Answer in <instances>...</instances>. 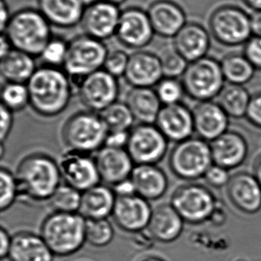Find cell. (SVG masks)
<instances>
[{"label":"cell","instance_id":"52","mask_svg":"<svg viewBox=\"0 0 261 261\" xmlns=\"http://www.w3.org/2000/svg\"><path fill=\"white\" fill-rule=\"evenodd\" d=\"M13 49L14 48H13V46L11 45L10 41L7 39V36L5 35V34H1V39H0V58L6 57Z\"/></svg>","mask_w":261,"mask_h":261},{"label":"cell","instance_id":"35","mask_svg":"<svg viewBox=\"0 0 261 261\" xmlns=\"http://www.w3.org/2000/svg\"><path fill=\"white\" fill-rule=\"evenodd\" d=\"M82 193L67 184H61L49 199L53 212L77 213L81 208Z\"/></svg>","mask_w":261,"mask_h":261},{"label":"cell","instance_id":"23","mask_svg":"<svg viewBox=\"0 0 261 261\" xmlns=\"http://www.w3.org/2000/svg\"><path fill=\"white\" fill-rule=\"evenodd\" d=\"M213 163L233 170L240 167L247 159L249 145L243 135L237 131H226L210 143Z\"/></svg>","mask_w":261,"mask_h":261},{"label":"cell","instance_id":"58","mask_svg":"<svg viewBox=\"0 0 261 261\" xmlns=\"http://www.w3.org/2000/svg\"><path fill=\"white\" fill-rule=\"evenodd\" d=\"M238 261H245V260H244V259H243V260H238Z\"/></svg>","mask_w":261,"mask_h":261},{"label":"cell","instance_id":"22","mask_svg":"<svg viewBox=\"0 0 261 261\" xmlns=\"http://www.w3.org/2000/svg\"><path fill=\"white\" fill-rule=\"evenodd\" d=\"M156 35L172 38L187 24V14L173 0H155L146 11Z\"/></svg>","mask_w":261,"mask_h":261},{"label":"cell","instance_id":"27","mask_svg":"<svg viewBox=\"0 0 261 261\" xmlns=\"http://www.w3.org/2000/svg\"><path fill=\"white\" fill-rule=\"evenodd\" d=\"M38 7L50 24L62 29L82 23L86 8L81 0H38Z\"/></svg>","mask_w":261,"mask_h":261},{"label":"cell","instance_id":"25","mask_svg":"<svg viewBox=\"0 0 261 261\" xmlns=\"http://www.w3.org/2000/svg\"><path fill=\"white\" fill-rule=\"evenodd\" d=\"M185 221L170 203H162L152 208L147 226L149 233L162 244H170L179 238Z\"/></svg>","mask_w":261,"mask_h":261},{"label":"cell","instance_id":"34","mask_svg":"<svg viewBox=\"0 0 261 261\" xmlns=\"http://www.w3.org/2000/svg\"><path fill=\"white\" fill-rule=\"evenodd\" d=\"M100 114L109 131H130L136 121L125 102L117 101Z\"/></svg>","mask_w":261,"mask_h":261},{"label":"cell","instance_id":"21","mask_svg":"<svg viewBox=\"0 0 261 261\" xmlns=\"http://www.w3.org/2000/svg\"><path fill=\"white\" fill-rule=\"evenodd\" d=\"M226 193L238 211L245 214H255L260 211L261 186L253 174L244 171L232 176Z\"/></svg>","mask_w":261,"mask_h":261},{"label":"cell","instance_id":"7","mask_svg":"<svg viewBox=\"0 0 261 261\" xmlns=\"http://www.w3.org/2000/svg\"><path fill=\"white\" fill-rule=\"evenodd\" d=\"M212 164L211 145L200 138L192 137L176 143L169 156L171 172L176 177L188 182L203 177Z\"/></svg>","mask_w":261,"mask_h":261},{"label":"cell","instance_id":"20","mask_svg":"<svg viewBox=\"0 0 261 261\" xmlns=\"http://www.w3.org/2000/svg\"><path fill=\"white\" fill-rule=\"evenodd\" d=\"M95 160L101 181L112 187L129 178L136 165L127 149L102 146L96 152Z\"/></svg>","mask_w":261,"mask_h":261},{"label":"cell","instance_id":"19","mask_svg":"<svg viewBox=\"0 0 261 261\" xmlns=\"http://www.w3.org/2000/svg\"><path fill=\"white\" fill-rule=\"evenodd\" d=\"M193 111L194 133L205 141H214L228 131L230 117L218 102H198Z\"/></svg>","mask_w":261,"mask_h":261},{"label":"cell","instance_id":"3","mask_svg":"<svg viewBox=\"0 0 261 261\" xmlns=\"http://www.w3.org/2000/svg\"><path fill=\"white\" fill-rule=\"evenodd\" d=\"M7 36L14 49L39 57L46 44L53 38L49 21L38 9L23 8L12 14L7 28Z\"/></svg>","mask_w":261,"mask_h":261},{"label":"cell","instance_id":"42","mask_svg":"<svg viewBox=\"0 0 261 261\" xmlns=\"http://www.w3.org/2000/svg\"><path fill=\"white\" fill-rule=\"evenodd\" d=\"M128 60L129 55H127L123 50L109 51L102 69L117 79L124 77L127 71Z\"/></svg>","mask_w":261,"mask_h":261},{"label":"cell","instance_id":"50","mask_svg":"<svg viewBox=\"0 0 261 261\" xmlns=\"http://www.w3.org/2000/svg\"><path fill=\"white\" fill-rule=\"evenodd\" d=\"M0 20H1V24H0V29H1V33L7 28L8 22L10 21L12 15L9 11V7L7 6L6 0H1L0 2Z\"/></svg>","mask_w":261,"mask_h":261},{"label":"cell","instance_id":"36","mask_svg":"<svg viewBox=\"0 0 261 261\" xmlns=\"http://www.w3.org/2000/svg\"><path fill=\"white\" fill-rule=\"evenodd\" d=\"M1 106L13 113H17L30 106L28 87L24 83L5 82L1 88Z\"/></svg>","mask_w":261,"mask_h":261},{"label":"cell","instance_id":"29","mask_svg":"<svg viewBox=\"0 0 261 261\" xmlns=\"http://www.w3.org/2000/svg\"><path fill=\"white\" fill-rule=\"evenodd\" d=\"M116 200L113 187L98 184L82 193L79 213L86 219H107L113 215Z\"/></svg>","mask_w":261,"mask_h":261},{"label":"cell","instance_id":"49","mask_svg":"<svg viewBox=\"0 0 261 261\" xmlns=\"http://www.w3.org/2000/svg\"><path fill=\"white\" fill-rule=\"evenodd\" d=\"M0 258L3 260L8 257L12 244V237L5 227H1L0 229Z\"/></svg>","mask_w":261,"mask_h":261},{"label":"cell","instance_id":"16","mask_svg":"<svg viewBox=\"0 0 261 261\" xmlns=\"http://www.w3.org/2000/svg\"><path fill=\"white\" fill-rule=\"evenodd\" d=\"M152 212L149 201L134 194L127 197H117L112 216L120 229L136 233L147 229Z\"/></svg>","mask_w":261,"mask_h":261},{"label":"cell","instance_id":"53","mask_svg":"<svg viewBox=\"0 0 261 261\" xmlns=\"http://www.w3.org/2000/svg\"><path fill=\"white\" fill-rule=\"evenodd\" d=\"M253 175L261 186V155L258 156L255 161L254 166H253Z\"/></svg>","mask_w":261,"mask_h":261},{"label":"cell","instance_id":"14","mask_svg":"<svg viewBox=\"0 0 261 261\" xmlns=\"http://www.w3.org/2000/svg\"><path fill=\"white\" fill-rule=\"evenodd\" d=\"M154 35L147 12L138 7L121 11L115 37L122 46L142 50L152 42Z\"/></svg>","mask_w":261,"mask_h":261},{"label":"cell","instance_id":"28","mask_svg":"<svg viewBox=\"0 0 261 261\" xmlns=\"http://www.w3.org/2000/svg\"><path fill=\"white\" fill-rule=\"evenodd\" d=\"M53 252L41 236L20 231L12 237L9 261H53Z\"/></svg>","mask_w":261,"mask_h":261},{"label":"cell","instance_id":"17","mask_svg":"<svg viewBox=\"0 0 261 261\" xmlns=\"http://www.w3.org/2000/svg\"><path fill=\"white\" fill-rule=\"evenodd\" d=\"M159 55L145 50H137L129 55L124 79L131 88H152L163 80Z\"/></svg>","mask_w":261,"mask_h":261},{"label":"cell","instance_id":"41","mask_svg":"<svg viewBox=\"0 0 261 261\" xmlns=\"http://www.w3.org/2000/svg\"><path fill=\"white\" fill-rule=\"evenodd\" d=\"M159 57L163 76L166 78L182 77L189 64L178 52H176L173 46L165 50L159 55Z\"/></svg>","mask_w":261,"mask_h":261},{"label":"cell","instance_id":"37","mask_svg":"<svg viewBox=\"0 0 261 261\" xmlns=\"http://www.w3.org/2000/svg\"><path fill=\"white\" fill-rule=\"evenodd\" d=\"M114 236L113 225L108 219H87L86 241L91 246L106 247L113 242Z\"/></svg>","mask_w":261,"mask_h":261},{"label":"cell","instance_id":"11","mask_svg":"<svg viewBox=\"0 0 261 261\" xmlns=\"http://www.w3.org/2000/svg\"><path fill=\"white\" fill-rule=\"evenodd\" d=\"M169 140L155 124H138L129 131L127 151L135 164H158L166 156Z\"/></svg>","mask_w":261,"mask_h":261},{"label":"cell","instance_id":"32","mask_svg":"<svg viewBox=\"0 0 261 261\" xmlns=\"http://www.w3.org/2000/svg\"><path fill=\"white\" fill-rule=\"evenodd\" d=\"M223 75L228 84L244 86L254 77V66L244 54L226 55L220 61Z\"/></svg>","mask_w":261,"mask_h":261},{"label":"cell","instance_id":"57","mask_svg":"<svg viewBox=\"0 0 261 261\" xmlns=\"http://www.w3.org/2000/svg\"><path fill=\"white\" fill-rule=\"evenodd\" d=\"M107 2H110V3L114 4V5H117V6H120L121 4L125 3L127 0H106Z\"/></svg>","mask_w":261,"mask_h":261},{"label":"cell","instance_id":"44","mask_svg":"<svg viewBox=\"0 0 261 261\" xmlns=\"http://www.w3.org/2000/svg\"><path fill=\"white\" fill-rule=\"evenodd\" d=\"M244 55L256 70H261V37L252 36L244 45Z\"/></svg>","mask_w":261,"mask_h":261},{"label":"cell","instance_id":"5","mask_svg":"<svg viewBox=\"0 0 261 261\" xmlns=\"http://www.w3.org/2000/svg\"><path fill=\"white\" fill-rule=\"evenodd\" d=\"M108 132L101 114L86 110L68 118L62 128V138L69 150L91 154L105 146Z\"/></svg>","mask_w":261,"mask_h":261},{"label":"cell","instance_id":"39","mask_svg":"<svg viewBox=\"0 0 261 261\" xmlns=\"http://www.w3.org/2000/svg\"><path fill=\"white\" fill-rule=\"evenodd\" d=\"M69 42L61 37H54L46 44L40 55L43 64L51 67H64L68 53Z\"/></svg>","mask_w":261,"mask_h":261},{"label":"cell","instance_id":"31","mask_svg":"<svg viewBox=\"0 0 261 261\" xmlns=\"http://www.w3.org/2000/svg\"><path fill=\"white\" fill-rule=\"evenodd\" d=\"M37 69L35 57L16 49L2 57L0 62V73L6 82L27 84Z\"/></svg>","mask_w":261,"mask_h":261},{"label":"cell","instance_id":"47","mask_svg":"<svg viewBox=\"0 0 261 261\" xmlns=\"http://www.w3.org/2000/svg\"><path fill=\"white\" fill-rule=\"evenodd\" d=\"M129 138V131H109L105 146L112 148L126 149Z\"/></svg>","mask_w":261,"mask_h":261},{"label":"cell","instance_id":"51","mask_svg":"<svg viewBox=\"0 0 261 261\" xmlns=\"http://www.w3.org/2000/svg\"><path fill=\"white\" fill-rule=\"evenodd\" d=\"M251 28L252 36L261 37V11H255L251 14Z\"/></svg>","mask_w":261,"mask_h":261},{"label":"cell","instance_id":"56","mask_svg":"<svg viewBox=\"0 0 261 261\" xmlns=\"http://www.w3.org/2000/svg\"><path fill=\"white\" fill-rule=\"evenodd\" d=\"M82 3L85 6V7H88V6H91L93 4L96 3L99 0H81Z\"/></svg>","mask_w":261,"mask_h":261},{"label":"cell","instance_id":"45","mask_svg":"<svg viewBox=\"0 0 261 261\" xmlns=\"http://www.w3.org/2000/svg\"><path fill=\"white\" fill-rule=\"evenodd\" d=\"M246 118L255 127L261 128V92L251 96Z\"/></svg>","mask_w":261,"mask_h":261},{"label":"cell","instance_id":"24","mask_svg":"<svg viewBox=\"0 0 261 261\" xmlns=\"http://www.w3.org/2000/svg\"><path fill=\"white\" fill-rule=\"evenodd\" d=\"M211 43V32L204 26L197 22H187L174 37L172 46L191 63L207 57Z\"/></svg>","mask_w":261,"mask_h":261},{"label":"cell","instance_id":"40","mask_svg":"<svg viewBox=\"0 0 261 261\" xmlns=\"http://www.w3.org/2000/svg\"><path fill=\"white\" fill-rule=\"evenodd\" d=\"M154 89L163 106L182 102L184 95H186L182 81L176 78L163 77Z\"/></svg>","mask_w":261,"mask_h":261},{"label":"cell","instance_id":"46","mask_svg":"<svg viewBox=\"0 0 261 261\" xmlns=\"http://www.w3.org/2000/svg\"><path fill=\"white\" fill-rule=\"evenodd\" d=\"M1 127H0V140L1 144H5L7 138L10 136L11 131L14 126V113L7 109V107L1 106Z\"/></svg>","mask_w":261,"mask_h":261},{"label":"cell","instance_id":"38","mask_svg":"<svg viewBox=\"0 0 261 261\" xmlns=\"http://www.w3.org/2000/svg\"><path fill=\"white\" fill-rule=\"evenodd\" d=\"M19 199L17 180L15 174L6 167L0 170V211L9 210Z\"/></svg>","mask_w":261,"mask_h":261},{"label":"cell","instance_id":"1","mask_svg":"<svg viewBox=\"0 0 261 261\" xmlns=\"http://www.w3.org/2000/svg\"><path fill=\"white\" fill-rule=\"evenodd\" d=\"M27 87L31 108L46 118L64 113L74 93L71 78L64 69L45 64L38 67Z\"/></svg>","mask_w":261,"mask_h":261},{"label":"cell","instance_id":"2","mask_svg":"<svg viewBox=\"0 0 261 261\" xmlns=\"http://www.w3.org/2000/svg\"><path fill=\"white\" fill-rule=\"evenodd\" d=\"M14 174L19 198L33 203L49 201L63 179L58 162L41 152L25 156L18 164Z\"/></svg>","mask_w":261,"mask_h":261},{"label":"cell","instance_id":"30","mask_svg":"<svg viewBox=\"0 0 261 261\" xmlns=\"http://www.w3.org/2000/svg\"><path fill=\"white\" fill-rule=\"evenodd\" d=\"M125 102L138 124H154L163 108L155 89L152 88H131Z\"/></svg>","mask_w":261,"mask_h":261},{"label":"cell","instance_id":"48","mask_svg":"<svg viewBox=\"0 0 261 261\" xmlns=\"http://www.w3.org/2000/svg\"><path fill=\"white\" fill-rule=\"evenodd\" d=\"M113 189L117 197H127L137 194L136 187L131 177L122 180L113 186Z\"/></svg>","mask_w":261,"mask_h":261},{"label":"cell","instance_id":"6","mask_svg":"<svg viewBox=\"0 0 261 261\" xmlns=\"http://www.w3.org/2000/svg\"><path fill=\"white\" fill-rule=\"evenodd\" d=\"M108 53V47L102 40L85 33L69 41L63 69L71 78L74 89L85 77L102 69Z\"/></svg>","mask_w":261,"mask_h":261},{"label":"cell","instance_id":"4","mask_svg":"<svg viewBox=\"0 0 261 261\" xmlns=\"http://www.w3.org/2000/svg\"><path fill=\"white\" fill-rule=\"evenodd\" d=\"M87 219L77 213L53 212L43 220L40 236L54 255L66 257L78 252L86 241Z\"/></svg>","mask_w":261,"mask_h":261},{"label":"cell","instance_id":"9","mask_svg":"<svg viewBox=\"0 0 261 261\" xmlns=\"http://www.w3.org/2000/svg\"><path fill=\"white\" fill-rule=\"evenodd\" d=\"M208 29L216 41L221 45H245L252 37L251 14L234 5H223L211 14Z\"/></svg>","mask_w":261,"mask_h":261},{"label":"cell","instance_id":"55","mask_svg":"<svg viewBox=\"0 0 261 261\" xmlns=\"http://www.w3.org/2000/svg\"><path fill=\"white\" fill-rule=\"evenodd\" d=\"M137 261H166L164 258H161L159 256H155V255H146V256H143L140 258H138Z\"/></svg>","mask_w":261,"mask_h":261},{"label":"cell","instance_id":"43","mask_svg":"<svg viewBox=\"0 0 261 261\" xmlns=\"http://www.w3.org/2000/svg\"><path fill=\"white\" fill-rule=\"evenodd\" d=\"M231 177L232 176H230L229 170L214 163L208 168V170L203 176L206 183L208 184L210 187L218 189L227 187Z\"/></svg>","mask_w":261,"mask_h":261},{"label":"cell","instance_id":"13","mask_svg":"<svg viewBox=\"0 0 261 261\" xmlns=\"http://www.w3.org/2000/svg\"><path fill=\"white\" fill-rule=\"evenodd\" d=\"M58 164L65 184L82 193L101 182L95 157L89 153L68 150L61 155Z\"/></svg>","mask_w":261,"mask_h":261},{"label":"cell","instance_id":"33","mask_svg":"<svg viewBox=\"0 0 261 261\" xmlns=\"http://www.w3.org/2000/svg\"><path fill=\"white\" fill-rule=\"evenodd\" d=\"M219 106L232 118L246 117L251 95L244 86L227 84L219 94Z\"/></svg>","mask_w":261,"mask_h":261},{"label":"cell","instance_id":"12","mask_svg":"<svg viewBox=\"0 0 261 261\" xmlns=\"http://www.w3.org/2000/svg\"><path fill=\"white\" fill-rule=\"evenodd\" d=\"M76 91L87 109L100 113L118 101L120 84L116 77L101 69L83 79Z\"/></svg>","mask_w":261,"mask_h":261},{"label":"cell","instance_id":"8","mask_svg":"<svg viewBox=\"0 0 261 261\" xmlns=\"http://www.w3.org/2000/svg\"><path fill=\"white\" fill-rule=\"evenodd\" d=\"M181 81L186 95L198 102L219 97L226 82L220 62L208 56L189 63Z\"/></svg>","mask_w":261,"mask_h":261},{"label":"cell","instance_id":"15","mask_svg":"<svg viewBox=\"0 0 261 261\" xmlns=\"http://www.w3.org/2000/svg\"><path fill=\"white\" fill-rule=\"evenodd\" d=\"M120 14L119 6L99 0L85 8L82 20L84 33L102 41L112 38L116 34Z\"/></svg>","mask_w":261,"mask_h":261},{"label":"cell","instance_id":"54","mask_svg":"<svg viewBox=\"0 0 261 261\" xmlns=\"http://www.w3.org/2000/svg\"><path fill=\"white\" fill-rule=\"evenodd\" d=\"M245 6H247L251 10L261 11V0H242Z\"/></svg>","mask_w":261,"mask_h":261},{"label":"cell","instance_id":"18","mask_svg":"<svg viewBox=\"0 0 261 261\" xmlns=\"http://www.w3.org/2000/svg\"><path fill=\"white\" fill-rule=\"evenodd\" d=\"M154 124L169 141L175 144L192 138L194 133L193 111L183 102L163 106Z\"/></svg>","mask_w":261,"mask_h":261},{"label":"cell","instance_id":"10","mask_svg":"<svg viewBox=\"0 0 261 261\" xmlns=\"http://www.w3.org/2000/svg\"><path fill=\"white\" fill-rule=\"evenodd\" d=\"M218 203L219 200L208 187L193 182L176 187L170 197V204L184 221L194 225L210 220Z\"/></svg>","mask_w":261,"mask_h":261},{"label":"cell","instance_id":"26","mask_svg":"<svg viewBox=\"0 0 261 261\" xmlns=\"http://www.w3.org/2000/svg\"><path fill=\"white\" fill-rule=\"evenodd\" d=\"M130 177L137 194L149 201L159 200L169 189V177L157 164L135 165Z\"/></svg>","mask_w":261,"mask_h":261}]
</instances>
